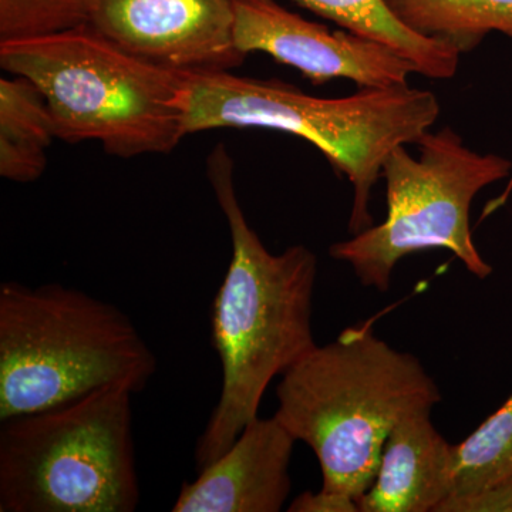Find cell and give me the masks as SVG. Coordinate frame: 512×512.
Masks as SVG:
<instances>
[{
  "instance_id": "1",
  "label": "cell",
  "mask_w": 512,
  "mask_h": 512,
  "mask_svg": "<svg viewBox=\"0 0 512 512\" xmlns=\"http://www.w3.org/2000/svg\"><path fill=\"white\" fill-rule=\"evenodd\" d=\"M208 178L228 221L232 256L211 313L212 345L220 356V400L195 447L197 470L210 466L258 417L275 377L315 349L313 295L318 256L305 245L272 254L249 227L224 144L208 158Z\"/></svg>"
},
{
  "instance_id": "2",
  "label": "cell",
  "mask_w": 512,
  "mask_h": 512,
  "mask_svg": "<svg viewBox=\"0 0 512 512\" xmlns=\"http://www.w3.org/2000/svg\"><path fill=\"white\" fill-rule=\"evenodd\" d=\"M276 400V419L318 457L320 490L357 501L373 484L394 427L404 417L431 412L441 393L416 356L362 325L286 370Z\"/></svg>"
},
{
  "instance_id": "3",
  "label": "cell",
  "mask_w": 512,
  "mask_h": 512,
  "mask_svg": "<svg viewBox=\"0 0 512 512\" xmlns=\"http://www.w3.org/2000/svg\"><path fill=\"white\" fill-rule=\"evenodd\" d=\"M185 133L215 128H268L309 141L353 187L350 234L372 227L369 204L394 148L417 144L440 116L429 90L360 87L340 99H320L281 80L239 77L228 70L187 73Z\"/></svg>"
},
{
  "instance_id": "4",
  "label": "cell",
  "mask_w": 512,
  "mask_h": 512,
  "mask_svg": "<svg viewBox=\"0 0 512 512\" xmlns=\"http://www.w3.org/2000/svg\"><path fill=\"white\" fill-rule=\"evenodd\" d=\"M0 66L35 84L60 140H96L106 153L133 158L171 153L187 136V73L121 49L90 23L2 40Z\"/></svg>"
},
{
  "instance_id": "5",
  "label": "cell",
  "mask_w": 512,
  "mask_h": 512,
  "mask_svg": "<svg viewBox=\"0 0 512 512\" xmlns=\"http://www.w3.org/2000/svg\"><path fill=\"white\" fill-rule=\"evenodd\" d=\"M157 359L126 313L62 284L0 285V421L107 386L138 394Z\"/></svg>"
},
{
  "instance_id": "6",
  "label": "cell",
  "mask_w": 512,
  "mask_h": 512,
  "mask_svg": "<svg viewBox=\"0 0 512 512\" xmlns=\"http://www.w3.org/2000/svg\"><path fill=\"white\" fill-rule=\"evenodd\" d=\"M133 390L107 384L0 427V512H133Z\"/></svg>"
},
{
  "instance_id": "7",
  "label": "cell",
  "mask_w": 512,
  "mask_h": 512,
  "mask_svg": "<svg viewBox=\"0 0 512 512\" xmlns=\"http://www.w3.org/2000/svg\"><path fill=\"white\" fill-rule=\"evenodd\" d=\"M416 146L419 158L399 146L384 161L386 220L330 247L379 292L389 291L403 258L427 249H447L478 279L493 274L474 244L470 208L478 192L511 174L512 161L471 150L451 127L427 131Z\"/></svg>"
},
{
  "instance_id": "8",
  "label": "cell",
  "mask_w": 512,
  "mask_h": 512,
  "mask_svg": "<svg viewBox=\"0 0 512 512\" xmlns=\"http://www.w3.org/2000/svg\"><path fill=\"white\" fill-rule=\"evenodd\" d=\"M239 52H264L295 67L316 86L349 79L359 87L406 86L416 67L392 47L336 32L302 18L276 0H232Z\"/></svg>"
},
{
  "instance_id": "9",
  "label": "cell",
  "mask_w": 512,
  "mask_h": 512,
  "mask_svg": "<svg viewBox=\"0 0 512 512\" xmlns=\"http://www.w3.org/2000/svg\"><path fill=\"white\" fill-rule=\"evenodd\" d=\"M90 25L177 72L234 69L247 57L235 46L232 0H94Z\"/></svg>"
},
{
  "instance_id": "10",
  "label": "cell",
  "mask_w": 512,
  "mask_h": 512,
  "mask_svg": "<svg viewBox=\"0 0 512 512\" xmlns=\"http://www.w3.org/2000/svg\"><path fill=\"white\" fill-rule=\"evenodd\" d=\"M296 440L275 416L256 417L197 480L181 487L174 512H279L292 490Z\"/></svg>"
},
{
  "instance_id": "11",
  "label": "cell",
  "mask_w": 512,
  "mask_h": 512,
  "mask_svg": "<svg viewBox=\"0 0 512 512\" xmlns=\"http://www.w3.org/2000/svg\"><path fill=\"white\" fill-rule=\"evenodd\" d=\"M454 444L431 412L404 417L384 444L373 484L357 500L360 512H439L451 497Z\"/></svg>"
},
{
  "instance_id": "12",
  "label": "cell",
  "mask_w": 512,
  "mask_h": 512,
  "mask_svg": "<svg viewBox=\"0 0 512 512\" xmlns=\"http://www.w3.org/2000/svg\"><path fill=\"white\" fill-rule=\"evenodd\" d=\"M348 32L392 47L429 79L456 76L460 53L443 40L421 36L399 22L383 0H295Z\"/></svg>"
},
{
  "instance_id": "13",
  "label": "cell",
  "mask_w": 512,
  "mask_h": 512,
  "mask_svg": "<svg viewBox=\"0 0 512 512\" xmlns=\"http://www.w3.org/2000/svg\"><path fill=\"white\" fill-rule=\"evenodd\" d=\"M55 121L39 89L22 76L0 80V175L32 183L45 171Z\"/></svg>"
},
{
  "instance_id": "14",
  "label": "cell",
  "mask_w": 512,
  "mask_h": 512,
  "mask_svg": "<svg viewBox=\"0 0 512 512\" xmlns=\"http://www.w3.org/2000/svg\"><path fill=\"white\" fill-rule=\"evenodd\" d=\"M407 29L443 40L460 55L473 52L491 32L512 39V0H383Z\"/></svg>"
},
{
  "instance_id": "15",
  "label": "cell",
  "mask_w": 512,
  "mask_h": 512,
  "mask_svg": "<svg viewBox=\"0 0 512 512\" xmlns=\"http://www.w3.org/2000/svg\"><path fill=\"white\" fill-rule=\"evenodd\" d=\"M512 483V393L463 443L454 446L451 497L439 512Z\"/></svg>"
},
{
  "instance_id": "16",
  "label": "cell",
  "mask_w": 512,
  "mask_h": 512,
  "mask_svg": "<svg viewBox=\"0 0 512 512\" xmlns=\"http://www.w3.org/2000/svg\"><path fill=\"white\" fill-rule=\"evenodd\" d=\"M94 0H0V42L89 25Z\"/></svg>"
},
{
  "instance_id": "17",
  "label": "cell",
  "mask_w": 512,
  "mask_h": 512,
  "mask_svg": "<svg viewBox=\"0 0 512 512\" xmlns=\"http://www.w3.org/2000/svg\"><path fill=\"white\" fill-rule=\"evenodd\" d=\"M289 512H360L357 501L345 495L305 491L292 501Z\"/></svg>"
},
{
  "instance_id": "18",
  "label": "cell",
  "mask_w": 512,
  "mask_h": 512,
  "mask_svg": "<svg viewBox=\"0 0 512 512\" xmlns=\"http://www.w3.org/2000/svg\"><path fill=\"white\" fill-rule=\"evenodd\" d=\"M512 505V483L456 505L453 512H510Z\"/></svg>"
},
{
  "instance_id": "19",
  "label": "cell",
  "mask_w": 512,
  "mask_h": 512,
  "mask_svg": "<svg viewBox=\"0 0 512 512\" xmlns=\"http://www.w3.org/2000/svg\"><path fill=\"white\" fill-rule=\"evenodd\" d=\"M511 190H512V178H511L510 187L507 188V191L504 192L503 197H501L500 200L495 201L494 204L491 205L490 210L491 211L497 210V208L500 207V205H503L505 200H507V195L510 194Z\"/></svg>"
}]
</instances>
